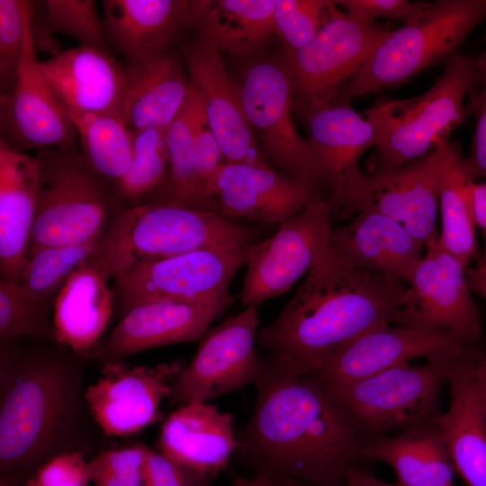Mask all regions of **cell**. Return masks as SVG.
<instances>
[{"label":"cell","mask_w":486,"mask_h":486,"mask_svg":"<svg viewBox=\"0 0 486 486\" xmlns=\"http://www.w3.org/2000/svg\"><path fill=\"white\" fill-rule=\"evenodd\" d=\"M410 307L409 285L358 268L328 245L278 316L258 330L269 359L257 381L312 377L367 331L410 326Z\"/></svg>","instance_id":"cell-1"},{"label":"cell","mask_w":486,"mask_h":486,"mask_svg":"<svg viewBox=\"0 0 486 486\" xmlns=\"http://www.w3.org/2000/svg\"><path fill=\"white\" fill-rule=\"evenodd\" d=\"M0 372V486H26L55 456L94 457L105 436L86 400L88 357L33 338Z\"/></svg>","instance_id":"cell-2"},{"label":"cell","mask_w":486,"mask_h":486,"mask_svg":"<svg viewBox=\"0 0 486 486\" xmlns=\"http://www.w3.org/2000/svg\"><path fill=\"white\" fill-rule=\"evenodd\" d=\"M256 383L254 412L236 434V453L255 474L346 486L364 438L330 392L310 376Z\"/></svg>","instance_id":"cell-3"},{"label":"cell","mask_w":486,"mask_h":486,"mask_svg":"<svg viewBox=\"0 0 486 486\" xmlns=\"http://www.w3.org/2000/svg\"><path fill=\"white\" fill-rule=\"evenodd\" d=\"M255 237L251 229L211 212L171 203L125 206L105 227L94 258L115 278L151 260L246 248Z\"/></svg>","instance_id":"cell-4"},{"label":"cell","mask_w":486,"mask_h":486,"mask_svg":"<svg viewBox=\"0 0 486 486\" xmlns=\"http://www.w3.org/2000/svg\"><path fill=\"white\" fill-rule=\"evenodd\" d=\"M476 58L457 53L433 86L405 100L379 98L364 112L376 130L369 174L400 167L434 150L468 116L464 102L479 83Z\"/></svg>","instance_id":"cell-5"},{"label":"cell","mask_w":486,"mask_h":486,"mask_svg":"<svg viewBox=\"0 0 486 486\" xmlns=\"http://www.w3.org/2000/svg\"><path fill=\"white\" fill-rule=\"evenodd\" d=\"M35 155L40 176L28 256L45 247L92 239L126 206L117 186L95 173L76 148Z\"/></svg>","instance_id":"cell-6"},{"label":"cell","mask_w":486,"mask_h":486,"mask_svg":"<svg viewBox=\"0 0 486 486\" xmlns=\"http://www.w3.org/2000/svg\"><path fill=\"white\" fill-rule=\"evenodd\" d=\"M486 18V0H437L392 31L336 98L349 101L401 86L422 70L446 62Z\"/></svg>","instance_id":"cell-7"},{"label":"cell","mask_w":486,"mask_h":486,"mask_svg":"<svg viewBox=\"0 0 486 486\" xmlns=\"http://www.w3.org/2000/svg\"><path fill=\"white\" fill-rule=\"evenodd\" d=\"M465 349L421 365L401 364L328 391L353 418L364 442L396 434L437 418L449 368Z\"/></svg>","instance_id":"cell-8"},{"label":"cell","mask_w":486,"mask_h":486,"mask_svg":"<svg viewBox=\"0 0 486 486\" xmlns=\"http://www.w3.org/2000/svg\"><path fill=\"white\" fill-rule=\"evenodd\" d=\"M248 247L201 249L141 263L114 278L115 309L122 317L137 305L161 302L220 314L232 302L229 287L245 266Z\"/></svg>","instance_id":"cell-9"},{"label":"cell","mask_w":486,"mask_h":486,"mask_svg":"<svg viewBox=\"0 0 486 486\" xmlns=\"http://www.w3.org/2000/svg\"><path fill=\"white\" fill-rule=\"evenodd\" d=\"M439 148L392 170L369 174L357 169L328 193L332 220L374 211L400 223L425 248L438 240Z\"/></svg>","instance_id":"cell-10"},{"label":"cell","mask_w":486,"mask_h":486,"mask_svg":"<svg viewBox=\"0 0 486 486\" xmlns=\"http://www.w3.org/2000/svg\"><path fill=\"white\" fill-rule=\"evenodd\" d=\"M392 31L338 9L333 1L316 36L285 61L304 110L334 100Z\"/></svg>","instance_id":"cell-11"},{"label":"cell","mask_w":486,"mask_h":486,"mask_svg":"<svg viewBox=\"0 0 486 486\" xmlns=\"http://www.w3.org/2000/svg\"><path fill=\"white\" fill-rule=\"evenodd\" d=\"M235 82L243 113L266 161L290 176L323 183L307 140L292 119L294 86L286 62L255 58Z\"/></svg>","instance_id":"cell-12"},{"label":"cell","mask_w":486,"mask_h":486,"mask_svg":"<svg viewBox=\"0 0 486 486\" xmlns=\"http://www.w3.org/2000/svg\"><path fill=\"white\" fill-rule=\"evenodd\" d=\"M328 195L327 186L319 181L271 166L222 162L207 184L200 210L227 220L281 224Z\"/></svg>","instance_id":"cell-13"},{"label":"cell","mask_w":486,"mask_h":486,"mask_svg":"<svg viewBox=\"0 0 486 486\" xmlns=\"http://www.w3.org/2000/svg\"><path fill=\"white\" fill-rule=\"evenodd\" d=\"M331 212L327 198L316 200L280 224L278 230L247 252L241 302L257 307L280 295L308 273L329 245Z\"/></svg>","instance_id":"cell-14"},{"label":"cell","mask_w":486,"mask_h":486,"mask_svg":"<svg viewBox=\"0 0 486 486\" xmlns=\"http://www.w3.org/2000/svg\"><path fill=\"white\" fill-rule=\"evenodd\" d=\"M258 323L257 307H248L208 329L175 381L170 402H207L256 382L260 374L255 349Z\"/></svg>","instance_id":"cell-15"},{"label":"cell","mask_w":486,"mask_h":486,"mask_svg":"<svg viewBox=\"0 0 486 486\" xmlns=\"http://www.w3.org/2000/svg\"><path fill=\"white\" fill-rule=\"evenodd\" d=\"M190 32L179 50L190 84L203 102L223 162L271 166L245 118L237 84L228 73L220 46L198 23Z\"/></svg>","instance_id":"cell-16"},{"label":"cell","mask_w":486,"mask_h":486,"mask_svg":"<svg viewBox=\"0 0 486 486\" xmlns=\"http://www.w3.org/2000/svg\"><path fill=\"white\" fill-rule=\"evenodd\" d=\"M0 132L1 142L22 152L76 148L68 110L40 68L30 22L17 77L1 93Z\"/></svg>","instance_id":"cell-17"},{"label":"cell","mask_w":486,"mask_h":486,"mask_svg":"<svg viewBox=\"0 0 486 486\" xmlns=\"http://www.w3.org/2000/svg\"><path fill=\"white\" fill-rule=\"evenodd\" d=\"M97 381L86 389L89 410L105 436L137 434L158 418L161 401L186 364L179 359L156 365L123 361L102 364Z\"/></svg>","instance_id":"cell-18"},{"label":"cell","mask_w":486,"mask_h":486,"mask_svg":"<svg viewBox=\"0 0 486 486\" xmlns=\"http://www.w3.org/2000/svg\"><path fill=\"white\" fill-rule=\"evenodd\" d=\"M442 329L385 325L363 334L314 376L328 390L342 387L418 357L453 356L469 345Z\"/></svg>","instance_id":"cell-19"},{"label":"cell","mask_w":486,"mask_h":486,"mask_svg":"<svg viewBox=\"0 0 486 486\" xmlns=\"http://www.w3.org/2000/svg\"><path fill=\"white\" fill-rule=\"evenodd\" d=\"M465 266L437 241L427 246L409 283L410 326L449 331L468 343L482 336Z\"/></svg>","instance_id":"cell-20"},{"label":"cell","mask_w":486,"mask_h":486,"mask_svg":"<svg viewBox=\"0 0 486 486\" xmlns=\"http://www.w3.org/2000/svg\"><path fill=\"white\" fill-rule=\"evenodd\" d=\"M482 348L471 344L452 363L449 408L436 418L454 472L467 486H486V420L476 382Z\"/></svg>","instance_id":"cell-21"},{"label":"cell","mask_w":486,"mask_h":486,"mask_svg":"<svg viewBox=\"0 0 486 486\" xmlns=\"http://www.w3.org/2000/svg\"><path fill=\"white\" fill-rule=\"evenodd\" d=\"M108 43L127 59L178 49L200 20L202 1L104 0Z\"/></svg>","instance_id":"cell-22"},{"label":"cell","mask_w":486,"mask_h":486,"mask_svg":"<svg viewBox=\"0 0 486 486\" xmlns=\"http://www.w3.org/2000/svg\"><path fill=\"white\" fill-rule=\"evenodd\" d=\"M40 68L71 113L122 118L125 71L108 51L78 46L40 61Z\"/></svg>","instance_id":"cell-23"},{"label":"cell","mask_w":486,"mask_h":486,"mask_svg":"<svg viewBox=\"0 0 486 486\" xmlns=\"http://www.w3.org/2000/svg\"><path fill=\"white\" fill-rule=\"evenodd\" d=\"M220 314L212 309L151 302L130 309L100 342L91 359L102 364L154 347L202 339Z\"/></svg>","instance_id":"cell-24"},{"label":"cell","mask_w":486,"mask_h":486,"mask_svg":"<svg viewBox=\"0 0 486 486\" xmlns=\"http://www.w3.org/2000/svg\"><path fill=\"white\" fill-rule=\"evenodd\" d=\"M329 247L360 269L405 284L425 249L400 223L374 211L361 212L346 225L332 228Z\"/></svg>","instance_id":"cell-25"},{"label":"cell","mask_w":486,"mask_h":486,"mask_svg":"<svg viewBox=\"0 0 486 486\" xmlns=\"http://www.w3.org/2000/svg\"><path fill=\"white\" fill-rule=\"evenodd\" d=\"M122 118L133 130L166 129L181 109L190 88L178 49H167L129 59L124 67Z\"/></svg>","instance_id":"cell-26"},{"label":"cell","mask_w":486,"mask_h":486,"mask_svg":"<svg viewBox=\"0 0 486 486\" xmlns=\"http://www.w3.org/2000/svg\"><path fill=\"white\" fill-rule=\"evenodd\" d=\"M40 166L36 155L0 141V274L20 284L35 220Z\"/></svg>","instance_id":"cell-27"},{"label":"cell","mask_w":486,"mask_h":486,"mask_svg":"<svg viewBox=\"0 0 486 486\" xmlns=\"http://www.w3.org/2000/svg\"><path fill=\"white\" fill-rule=\"evenodd\" d=\"M110 278L112 274L94 256L71 274L53 303L57 342L89 359L115 309Z\"/></svg>","instance_id":"cell-28"},{"label":"cell","mask_w":486,"mask_h":486,"mask_svg":"<svg viewBox=\"0 0 486 486\" xmlns=\"http://www.w3.org/2000/svg\"><path fill=\"white\" fill-rule=\"evenodd\" d=\"M233 416L213 404L191 402L173 411L161 426L157 451L169 459L215 476L238 443Z\"/></svg>","instance_id":"cell-29"},{"label":"cell","mask_w":486,"mask_h":486,"mask_svg":"<svg viewBox=\"0 0 486 486\" xmlns=\"http://www.w3.org/2000/svg\"><path fill=\"white\" fill-rule=\"evenodd\" d=\"M350 102L335 98L306 111L307 142L320 180L329 191L359 169L363 153L376 142L374 123Z\"/></svg>","instance_id":"cell-30"},{"label":"cell","mask_w":486,"mask_h":486,"mask_svg":"<svg viewBox=\"0 0 486 486\" xmlns=\"http://www.w3.org/2000/svg\"><path fill=\"white\" fill-rule=\"evenodd\" d=\"M361 459L387 464L404 486H454V469L436 419L366 440Z\"/></svg>","instance_id":"cell-31"},{"label":"cell","mask_w":486,"mask_h":486,"mask_svg":"<svg viewBox=\"0 0 486 486\" xmlns=\"http://www.w3.org/2000/svg\"><path fill=\"white\" fill-rule=\"evenodd\" d=\"M437 147L438 206L441 212L438 242L468 267L473 258H479L472 204L475 181L468 171L458 142L447 140Z\"/></svg>","instance_id":"cell-32"},{"label":"cell","mask_w":486,"mask_h":486,"mask_svg":"<svg viewBox=\"0 0 486 486\" xmlns=\"http://www.w3.org/2000/svg\"><path fill=\"white\" fill-rule=\"evenodd\" d=\"M275 0L204 1L197 22L222 51L254 57L274 34Z\"/></svg>","instance_id":"cell-33"},{"label":"cell","mask_w":486,"mask_h":486,"mask_svg":"<svg viewBox=\"0 0 486 486\" xmlns=\"http://www.w3.org/2000/svg\"><path fill=\"white\" fill-rule=\"evenodd\" d=\"M206 116L203 102L191 86L176 116L166 128L169 170L164 199L171 203L194 209L197 198L194 139L200 122Z\"/></svg>","instance_id":"cell-34"},{"label":"cell","mask_w":486,"mask_h":486,"mask_svg":"<svg viewBox=\"0 0 486 486\" xmlns=\"http://www.w3.org/2000/svg\"><path fill=\"white\" fill-rule=\"evenodd\" d=\"M68 115L86 163L118 188L131 163V129L122 118L109 114L68 112Z\"/></svg>","instance_id":"cell-35"},{"label":"cell","mask_w":486,"mask_h":486,"mask_svg":"<svg viewBox=\"0 0 486 486\" xmlns=\"http://www.w3.org/2000/svg\"><path fill=\"white\" fill-rule=\"evenodd\" d=\"M103 233L84 243L45 247L28 256L21 287L33 299L53 305L71 274L95 256Z\"/></svg>","instance_id":"cell-36"},{"label":"cell","mask_w":486,"mask_h":486,"mask_svg":"<svg viewBox=\"0 0 486 486\" xmlns=\"http://www.w3.org/2000/svg\"><path fill=\"white\" fill-rule=\"evenodd\" d=\"M166 129L131 130L132 158L130 168L118 185L126 206L143 204L162 188L169 170Z\"/></svg>","instance_id":"cell-37"},{"label":"cell","mask_w":486,"mask_h":486,"mask_svg":"<svg viewBox=\"0 0 486 486\" xmlns=\"http://www.w3.org/2000/svg\"><path fill=\"white\" fill-rule=\"evenodd\" d=\"M53 305L31 297L20 284L0 279V338H33L58 343Z\"/></svg>","instance_id":"cell-38"},{"label":"cell","mask_w":486,"mask_h":486,"mask_svg":"<svg viewBox=\"0 0 486 486\" xmlns=\"http://www.w3.org/2000/svg\"><path fill=\"white\" fill-rule=\"evenodd\" d=\"M44 22L54 35L76 40L79 46L107 51V38L93 0H45L39 2Z\"/></svg>","instance_id":"cell-39"},{"label":"cell","mask_w":486,"mask_h":486,"mask_svg":"<svg viewBox=\"0 0 486 486\" xmlns=\"http://www.w3.org/2000/svg\"><path fill=\"white\" fill-rule=\"evenodd\" d=\"M333 1L275 0L274 28L288 53L306 46L327 19Z\"/></svg>","instance_id":"cell-40"},{"label":"cell","mask_w":486,"mask_h":486,"mask_svg":"<svg viewBox=\"0 0 486 486\" xmlns=\"http://www.w3.org/2000/svg\"><path fill=\"white\" fill-rule=\"evenodd\" d=\"M30 22V1L0 0V89L15 81Z\"/></svg>","instance_id":"cell-41"},{"label":"cell","mask_w":486,"mask_h":486,"mask_svg":"<svg viewBox=\"0 0 486 486\" xmlns=\"http://www.w3.org/2000/svg\"><path fill=\"white\" fill-rule=\"evenodd\" d=\"M144 444L106 448L88 460L94 486H143Z\"/></svg>","instance_id":"cell-42"},{"label":"cell","mask_w":486,"mask_h":486,"mask_svg":"<svg viewBox=\"0 0 486 486\" xmlns=\"http://www.w3.org/2000/svg\"><path fill=\"white\" fill-rule=\"evenodd\" d=\"M483 40L484 49L476 58L479 83L469 94L465 105L468 115L473 113L476 121L471 153L465 158L468 171L475 182L486 181V33Z\"/></svg>","instance_id":"cell-43"},{"label":"cell","mask_w":486,"mask_h":486,"mask_svg":"<svg viewBox=\"0 0 486 486\" xmlns=\"http://www.w3.org/2000/svg\"><path fill=\"white\" fill-rule=\"evenodd\" d=\"M213 478L148 448L143 466V486H212Z\"/></svg>","instance_id":"cell-44"},{"label":"cell","mask_w":486,"mask_h":486,"mask_svg":"<svg viewBox=\"0 0 486 486\" xmlns=\"http://www.w3.org/2000/svg\"><path fill=\"white\" fill-rule=\"evenodd\" d=\"M87 456L82 452L58 454L43 464L26 486H88Z\"/></svg>","instance_id":"cell-45"},{"label":"cell","mask_w":486,"mask_h":486,"mask_svg":"<svg viewBox=\"0 0 486 486\" xmlns=\"http://www.w3.org/2000/svg\"><path fill=\"white\" fill-rule=\"evenodd\" d=\"M335 3L356 17L371 21L375 18L400 20L404 23L420 15L430 4L408 0H341Z\"/></svg>","instance_id":"cell-46"},{"label":"cell","mask_w":486,"mask_h":486,"mask_svg":"<svg viewBox=\"0 0 486 486\" xmlns=\"http://www.w3.org/2000/svg\"><path fill=\"white\" fill-rule=\"evenodd\" d=\"M472 204L475 226L482 231L486 246V181L474 183Z\"/></svg>","instance_id":"cell-47"},{"label":"cell","mask_w":486,"mask_h":486,"mask_svg":"<svg viewBox=\"0 0 486 486\" xmlns=\"http://www.w3.org/2000/svg\"><path fill=\"white\" fill-rule=\"evenodd\" d=\"M465 275L472 292L486 299V263L477 262L475 267H467Z\"/></svg>","instance_id":"cell-48"},{"label":"cell","mask_w":486,"mask_h":486,"mask_svg":"<svg viewBox=\"0 0 486 486\" xmlns=\"http://www.w3.org/2000/svg\"><path fill=\"white\" fill-rule=\"evenodd\" d=\"M346 486H404L399 482H385L374 475L357 468L352 470L346 478Z\"/></svg>","instance_id":"cell-49"},{"label":"cell","mask_w":486,"mask_h":486,"mask_svg":"<svg viewBox=\"0 0 486 486\" xmlns=\"http://www.w3.org/2000/svg\"><path fill=\"white\" fill-rule=\"evenodd\" d=\"M476 382L480 400L486 420V351L482 348L476 364Z\"/></svg>","instance_id":"cell-50"},{"label":"cell","mask_w":486,"mask_h":486,"mask_svg":"<svg viewBox=\"0 0 486 486\" xmlns=\"http://www.w3.org/2000/svg\"><path fill=\"white\" fill-rule=\"evenodd\" d=\"M232 486H280V483L276 478L267 475L255 474L252 478H246L234 473Z\"/></svg>","instance_id":"cell-51"},{"label":"cell","mask_w":486,"mask_h":486,"mask_svg":"<svg viewBox=\"0 0 486 486\" xmlns=\"http://www.w3.org/2000/svg\"><path fill=\"white\" fill-rule=\"evenodd\" d=\"M276 478L280 486H314L305 482L292 477H273Z\"/></svg>","instance_id":"cell-52"},{"label":"cell","mask_w":486,"mask_h":486,"mask_svg":"<svg viewBox=\"0 0 486 486\" xmlns=\"http://www.w3.org/2000/svg\"><path fill=\"white\" fill-rule=\"evenodd\" d=\"M477 262L486 263V246L484 248L482 255L477 259Z\"/></svg>","instance_id":"cell-53"}]
</instances>
